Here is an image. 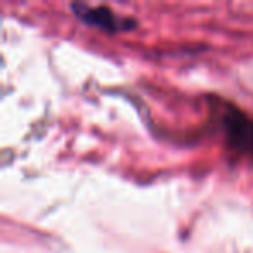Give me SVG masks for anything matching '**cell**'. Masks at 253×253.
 <instances>
[{
    "mask_svg": "<svg viewBox=\"0 0 253 253\" xmlns=\"http://www.w3.org/2000/svg\"><path fill=\"white\" fill-rule=\"evenodd\" d=\"M224 125L227 139L238 151L253 155V122L238 109H225Z\"/></svg>",
    "mask_w": 253,
    "mask_h": 253,
    "instance_id": "obj_1",
    "label": "cell"
},
{
    "mask_svg": "<svg viewBox=\"0 0 253 253\" xmlns=\"http://www.w3.org/2000/svg\"><path fill=\"white\" fill-rule=\"evenodd\" d=\"M75 14L85 21L87 25L97 26L106 32H118V30H128L126 28V19H122L115 16V12L106 7H87V5H73L71 7Z\"/></svg>",
    "mask_w": 253,
    "mask_h": 253,
    "instance_id": "obj_2",
    "label": "cell"
}]
</instances>
